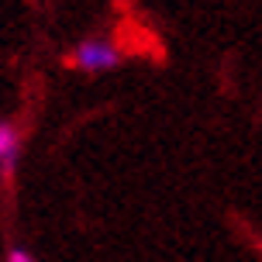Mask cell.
I'll use <instances>...</instances> for the list:
<instances>
[{
	"label": "cell",
	"mask_w": 262,
	"mask_h": 262,
	"mask_svg": "<svg viewBox=\"0 0 262 262\" xmlns=\"http://www.w3.org/2000/svg\"><path fill=\"white\" fill-rule=\"evenodd\" d=\"M69 69L76 73H86V76H100V73H111L124 62V52L111 38H83L76 41L62 59Z\"/></svg>",
	"instance_id": "obj_1"
},
{
	"label": "cell",
	"mask_w": 262,
	"mask_h": 262,
	"mask_svg": "<svg viewBox=\"0 0 262 262\" xmlns=\"http://www.w3.org/2000/svg\"><path fill=\"white\" fill-rule=\"evenodd\" d=\"M17 152H21V131L11 121H0V162H4V169H11L17 162Z\"/></svg>",
	"instance_id": "obj_2"
},
{
	"label": "cell",
	"mask_w": 262,
	"mask_h": 262,
	"mask_svg": "<svg viewBox=\"0 0 262 262\" xmlns=\"http://www.w3.org/2000/svg\"><path fill=\"white\" fill-rule=\"evenodd\" d=\"M7 262H38V259H35L28 249H11L7 252Z\"/></svg>",
	"instance_id": "obj_3"
}]
</instances>
